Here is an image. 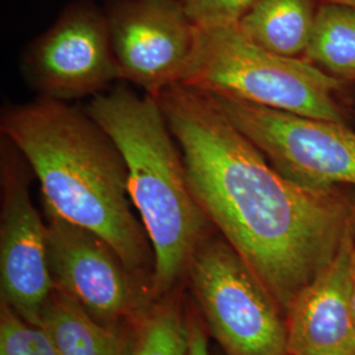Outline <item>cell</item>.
Masks as SVG:
<instances>
[{"instance_id":"obj_13","label":"cell","mask_w":355,"mask_h":355,"mask_svg":"<svg viewBox=\"0 0 355 355\" xmlns=\"http://www.w3.org/2000/svg\"><path fill=\"white\" fill-rule=\"evenodd\" d=\"M321 0H258L239 21V29L267 51L303 58Z\"/></svg>"},{"instance_id":"obj_2","label":"cell","mask_w":355,"mask_h":355,"mask_svg":"<svg viewBox=\"0 0 355 355\" xmlns=\"http://www.w3.org/2000/svg\"><path fill=\"white\" fill-rule=\"evenodd\" d=\"M0 132L37 178L44 208L98 234L137 275L154 263L148 233L130 208L124 157L86 108L42 96L8 104Z\"/></svg>"},{"instance_id":"obj_17","label":"cell","mask_w":355,"mask_h":355,"mask_svg":"<svg viewBox=\"0 0 355 355\" xmlns=\"http://www.w3.org/2000/svg\"><path fill=\"white\" fill-rule=\"evenodd\" d=\"M199 28L237 26L258 0H180Z\"/></svg>"},{"instance_id":"obj_10","label":"cell","mask_w":355,"mask_h":355,"mask_svg":"<svg viewBox=\"0 0 355 355\" xmlns=\"http://www.w3.org/2000/svg\"><path fill=\"white\" fill-rule=\"evenodd\" d=\"M103 10L121 80L153 98L179 83L198 31L180 0H107Z\"/></svg>"},{"instance_id":"obj_19","label":"cell","mask_w":355,"mask_h":355,"mask_svg":"<svg viewBox=\"0 0 355 355\" xmlns=\"http://www.w3.org/2000/svg\"><path fill=\"white\" fill-rule=\"evenodd\" d=\"M350 299L355 318V246L352 254V268H350Z\"/></svg>"},{"instance_id":"obj_16","label":"cell","mask_w":355,"mask_h":355,"mask_svg":"<svg viewBox=\"0 0 355 355\" xmlns=\"http://www.w3.org/2000/svg\"><path fill=\"white\" fill-rule=\"evenodd\" d=\"M0 355H58L46 331L26 322L12 308H0Z\"/></svg>"},{"instance_id":"obj_12","label":"cell","mask_w":355,"mask_h":355,"mask_svg":"<svg viewBox=\"0 0 355 355\" xmlns=\"http://www.w3.org/2000/svg\"><path fill=\"white\" fill-rule=\"evenodd\" d=\"M38 327L46 331L58 355H133L135 340L120 325L98 321L57 287Z\"/></svg>"},{"instance_id":"obj_7","label":"cell","mask_w":355,"mask_h":355,"mask_svg":"<svg viewBox=\"0 0 355 355\" xmlns=\"http://www.w3.org/2000/svg\"><path fill=\"white\" fill-rule=\"evenodd\" d=\"M23 73L38 96L66 103L94 98L121 80L104 10L91 0L67 4L28 46Z\"/></svg>"},{"instance_id":"obj_8","label":"cell","mask_w":355,"mask_h":355,"mask_svg":"<svg viewBox=\"0 0 355 355\" xmlns=\"http://www.w3.org/2000/svg\"><path fill=\"white\" fill-rule=\"evenodd\" d=\"M32 168L11 141L0 144V280L1 303L40 325L53 290L46 221L31 199Z\"/></svg>"},{"instance_id":"obj_1","label":"cell","mask_w":355,"mask_h":355,"mask_svg":"<svg viewBox=\"0 0 355 355\" xmlns=\"http://www.w3.org/2000/svg\"><path fill=\"white\" fill-rule=\"evenodd\" d=\"M157 99L195 199L287 313L354 230V200L280 175L207 92L175 83Z\"/></svg>"},{"instance_id":"obj_15","label":"cell","mask_w":355,"mask_h":355,"mask_svg":"<svg viewBox=\"0 0 355 355\" xmlns=\"http://www.w3.org/2000/svg\"><path fill=\"white\" fill-rule=\"evenodd\" d=\"M189 322L177 305L158 306L142 318L133 355H187Z\"/></svg>"},{"instance_id":"obj_14","label":"cell","mask_w":355,"mask_h":355,"mask_svg":"<svg viewBox=\"0 0 355 355\" xmlns=\"http://www.w3.org/2000/svg\"><path fill=\"white\" fill-rule=\"evenodd\" d=\"M303 60L340 82H355V7L321 0Z\"/></svg>"},{"instance_id":"obj_9","label":"cell","mask_w":355,"mask_h":355,"mask_svg":"<svg viewBox=\"0 0 355 355\" xmlns=\"http://www.w3.org/2000/svg\"><path fill=\"white\" fill-rule=\"evenodd\" d=\"M44 209L54 286L104 324L145 318L148 296L140 275L98 234Z\"/></svg>"},{"instance_id":"obj_11","label":"cell","mask_w":355,"mask_h":355,"mask_svg":"<svg viewBox=\"0 0 355 355\" xmlns=\"http://www.w3.org/2000/svg\"><path fill=\"white\" fill-rule=\"evenodd\" d=\"M355 229L333 262L290 305L288 355H355L350 268Z\"/></svg>"},{"instance_id":"obj_3","label":"cell","mask_w":355,"mask_h":355,"mask_svg":"<svg viewBox=\"0 0 355 355\" xmlns=\"http://www.w3.org/2000/svg\"><path fill=\"white\" fill-rule=\"evenodd\" d=\"M86 111L124 157L129 196L152 243L153 291L165 293L215 227L191 191L182 152L157 98L117 85L94 96Z\"/></svg>"},{"instance_id":"obj_6","label":"cell","mask_w":355,"mask_h":355,"mask_svg":"<svg viewBox=\"0 0 355 355\" xmlns=\"http://www.w3.org/2000/svg\"><path fill=\"white\" fill-rule=\"evenodd\" d=\"M208 95L292 183L308 190L355 187V132L349 124Z\"/></svg>"},{"instance_id":"obj_18","label":"cell","mask_w":355,"mask_h":355,"mask_svg":"<svg viewBox=\"0 0 355 355\" xmlns=\"http://www.w3.org/2000/svg\"><path fill=\"white\" fill-rule=\"evenodd\" d=\"M187 355H211L203 328L193 320H191L189 322Z\"/></svg>"},{"instance_id":"obj_20","label":"cell","mask_w":355,"mask_h":355,"mask_svg":"<svg viewBox=\"0 0 355 355\" xmlns=\"http://www.w3.org/2000/svg\"><path fill=\"white\" fill-rule=\"evenodd\" d=\"M330 1H340V3H345V4L355 7V0H330Z\"/></svg>"},{"instance_id":"obj_4","label":"cell","mask_w":355,"mask_h":355,"mask_svg":"<svg viewBox=\"0 0 355 355\" xmlns=\"http://www.w3.org/2000/svg\"><path fill=\"white\" fill-rule=\"evenodd\" d=\"M179 83L267 108L349 124L347 83L303 58L267 51L237 26L199 28Z\"/></svg>"},{"instance_id":"obj_5","label":"cell","mask_w":355,"mask_h":355,"mask_svg":"<svg viewBox=\"0 0 355 355\" xmlns=\"http://www.w3.org/2000/svg\"><path fill=\"white\" fill-rule=\"evenodd\" d=\"M207 327L227 355H288L287 318L272 293L217 230L187 267Z\"/></svg>"}]
</instances>
